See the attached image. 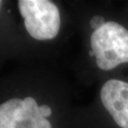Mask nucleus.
I'll return each mask as SVG.
<instances>
[{
	"label": "nucleus",
	"mask_w": 128,
	"mask_h": 128,
	"mask_svg": "<svg viewBox=\"0 0 128 128\" xmlns=\"http://www.w3.org/2000/svg\"><path fill=\"white\" fill-rule=\"evenodd\" d=\"M39 114L43 119H46L52 114V110L48 105H41V106H39Z\"/></svg>",
	"instance_id": "nucleus-6"
},
{
	"label": "nucleus",
	"mask_w": 128,
	"mask_h": 128,
	"mask_svg": "<svg viewBox=\"0 0 128 128\" xmlns=\"http://www.w3.org/2000/svg\"><path fill=\"white\" fill-rule=\"evenodd\" d=\"M96 64L102 70H111L128 63V30L122 25L108 21L90 37Z\"/></svg>",
	"instance_id": "nucleus-1"
},
{
	"label": "nucleus",
	"mask_w": 128,
	"mask_h": 128,
	"mask_svg": "<svg viewBox=\"0 0 128 128\" xmlns=\"http://www.w3.org/2000/svg\"><path fill=\"white\" fill-rule=\"evenodd\" d=\"M20 14L28 34L36 40H51L57 36L61 19L59 9L48 0H20Z\"/></svg>",
	"instance_id": "nucleus-2"
},
{
	"label": "nucleus",
	"mask_w": 128,
	"mask_h": 128,
	"mask_svg": "<svg viewBox=\"0 0 128 128\" xmlns=\"http://www.w3.org/2000/svg\"><path fill=\"white\" fill-rule=\"evenodd\" d=\"M1 5H2V1H0V7H1Z\"/></svg>",
	"instance_id": "nucleus-8"
},
{
	"label": "nucleus",
	"mask_w": 128,
	"mask_h": 128,
	"mask_svg": "<svg viewBox=\"0 0 128 128\" xmlns=\"http://www.w3.org/2000/svg\"><path fill=\"white\" fill-rule=\"evenodd\" d=\"M105 24L104 18L102 16H100V15H96V16H93L90 20V27L94 30H99L101 27H102Z\"/></svg>",
	"instance_id": "nucleus-5"
},
{
	"label": "nucleus",
	"mask_w": 128,
	"mask_h": 128,
	"mask_svg": "<svg viewBox=\"0 0 128 128\" xmlns=\"http://www.w3.org/2000/svg\"><path fill=\"white\" fill-rule=\"evenodd\" d=\"M89 55H90V56H95V53H94V51L90 50V52H89Z\"/></svg>",
	"instance_id": "nucleus-7"
},
{
	"label": "nucleus",
	"mask_w": 128,
	"mask_h": 128,
	"mask_svg": "<svg viewBox=\"0 0 128 128\" xmlns=\"http://www.w3.org/2000/svg\"><path fill=\"white\" fill-rule=\"evenodd\" d=\"M0 128H51V124L40 116L36 101L26 97L0 104Z\"/></svg>",
	"instance_id": "nucleus-3"
},
{
	"label": "nucleus",
	"mask_w": 128,
	"mask_h": 128,
	"mask_svg": "<svg viewBox=\"0 0 128 128\" xmlns=\"http://www.w3.org/2000/svg\"><path fill=\"white\" fill-rule=\"evenodd\" d=\"M104 108L120 128H128V82L111 79L101 89Z\"/></svg>",
	"instance_id": "nucleus-4"
}]
</instances>
